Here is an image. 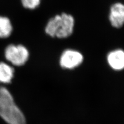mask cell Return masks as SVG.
<instances>
[{
    "instance_id": "6da1fadb",
    "label": "cell",
    "mask_w": 124,
    "mask_h": 124,
    "mask_svg": "<svg viewBox=\"0 0 124 124\" xmlns=\"http://www.w3.org/2000/svg\"><path fill=\"white\" fill-rule=\"evenodd\" d=\"M0 116L8 124H26L21 111L15 104L12 95L4 87H0Z\"/></svg>"
},
{
    "instance_id": "7a4b0ae2",
    "label": "cell",
    "mask_w": 124,
    "mask_h": 124,
    "mask_svg": "<svg viewBox=\"0 0 124 124\" xmlns=\"http://www.w3.org/2000/svg\"><path fill=\"white\" fill-rule=\"evenodd\" d=\"M74 25L75 20L72 16L63 13L50 19L46 26L45 32L52 37L67 38L72 34Z\"/></svg>"
},
{
    "instance_id": "3957f363",
    "label": "cell",
    "mask_w": 124,
    "mask_h": 124,
    "mask_svg": "<svg viewBox=\"0 0 124 124\" xmlns=\"http://www.w3.org/2000/svg\"><path fill=\"white\" fill-rule=\"evenodd\" d=\"M5 56L7 61L12 65L21 66L28 61L29 52L24 46L11 44L6 48Z\"/></svg>"
},
{
    "instance_id": "277c9868",
    "label": "cell",
    "mask_w": 124,
    "mask_h": 124,
    "mask_svg": "<svg viewBox=\"0 0 124 124\" xmlns=\"http://www.w3.org/2000/svg\"><path fill=\"white\" fill-rule=\"evenodd\" d=\"M83 56L79 52L73 50H66L62 54L60 60L61 66L65 69H72L82 64Z\"/></svg>"
},
{
    "instance_id": "5b68a950",
    "label": "cell",
    "mask_w": 124,
    "mask_h": 124,
    "mask_svg": "<svg viewBox=\"0 0 124 124\" xmlns=\"http://www.w3.org/2000/svg\"><path fill=\"white\" fill-rule=\"evenodd\" d=\"M109 20L115 28H120L124 25V4L117 3L111 7Z\"/></svg>"
},
{
    "instance_id": "8992f818",
    "label": "cell",
    "mask_w": 124,
    "mask_h": 124,
    "mask_svg": "<svg viewBox=\"0 0 124 124\" xmlns=\"http://www.w3.org/2000/svg\"><path fill=\"white\" fill-rule=\"evenodd\" d=\"M107 60L110 66L115 70L124 69V51L122 50H115L108 53Z\"/></svg>"
},
{
    "instance_id": "52a82bcc",
    "label": "cell",
    "mask_w": 124,
    "mask_h": 124,
    "mask_svg": "<svg viewBox=\"0 0 124 124\" xmlns=\"http://www.w3.org/2000/svg\"><path fill=\"white\" fill-rule=\"evenodd\" d=\"M14 69L5 62H0V82L9 83L14 75Z\"/></svg>"
},
{
    "instance_id": "ba28073f",
    "label": "cell",
    "mask_w": 124,
    "mask_h": 124,
    "mask_svg": "<svg viewBox=\"0 0 124 124\" xmlns=\"http://www.w3.org/2000/svg\"><path fill=\"white\" fill-rule=\"evenodd\" d=\"M13 29L9 18L0 16V38L9 37L12 33Z\"/></svg>"
},
{
    "instance_id": "9c48e42d",
    "label": "cell",
    "mask_w": 124,
    "mask_h": 124,
    "mask_svg": "<svg viewBox=\"0 0 124 124\" xmlns=\"http://www.w3.org/2000/svg\"><path fill=\"white\" fill-rule=\"evenodd\" d=\"M41 0H21L22 4L24 8L29 9H34L40 5Z\"/></svg>"
}]
</instances>
